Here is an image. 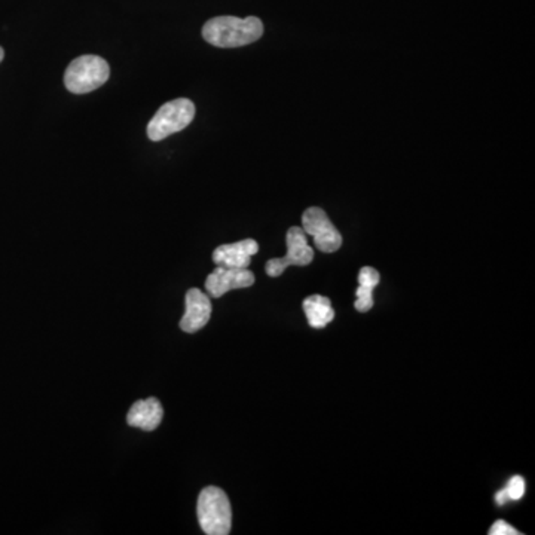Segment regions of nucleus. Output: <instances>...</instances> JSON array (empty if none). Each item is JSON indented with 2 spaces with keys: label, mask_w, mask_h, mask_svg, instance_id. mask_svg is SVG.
<instances>
[{
  "label": "nucleus",
  "mask_w": 535,
  "mask_h": 535,
  "mask_svg": "<svg viewBox=\"0 0 535 535\" xmlns=\"http://www.w3.org/2000/svg\"><path fill=\"white\" fill-rule=\"evenodd\" d=\"M255 285V274L247 268H226L217 265L207 277L205 290L212 297H222L231 290L246 289Z\"/></svg>",
  "instance_id": "nucleus-7"
},
{
  "label": "nucleus",
  "mask_w": 535,
  "mask_h": 535,
  "mask_svg": "<svg viewBox=\"0 0 535 535\" xmlns=\"http://www.w3.org/2000/svg\"><path fill=\"white\" fill-rule=\"evenodd\" d=\"M495 502L498 503V505H504L505 503L509 502V497H507L504 489L495 495Z\"/></svg>",
  "instance_id": "nucleus-16"
},
{
  "label": "nucleus",
  "mask_w": 535,
  "mask_h": 535,
  "mask_svg": "<svg viewBox=\"0 0 535 535\" xmlns=\"http://www.w3.org/2000/svg\"><path fill=\"white\" fill-rule=\"evenodd\" d=\"M259 251V244L247 238L242 241L223 244L213 251V262L221 267L226 268H249L251 262V256Z\"/></svg>",
  "instance_id": "nucleus-9"
},
{
  "label": "nucleus",
  "mask_w": 535,
  "mask_h": 535,
  "mask_svg": "<svg viewBox=\"0 0 535 535\" xmlns=\"http://www.w3.org/2000/svg\"><path fill=\"white\" fill-rule=\"evenodd\" d=\"M489 534L491 535H519L521 532L518 530H514L512 525L505 522V521H497V522L494 523L491 530H489Z\"/></svg>",
  "instance_id": "nucleus-15"
},
{
  "label": "nucleus",
  "mask_w": 535,
  "mask_h": 535,
  "mask_svg": "<svg viewBox=\"0 0 535 535\" xmlns=\"http://www.w3.org/2000/svg\"><path fill=\"white\" fill-rule=\"evenodd\" d=\"M381 280L379 272L372 267H363L358 272V285L369 286V287H376Z\"/></svg>",
  "instance_id": "nucleus-14"
},
{
  "label": "nucleus",
  "mask_w": 535,
  "mask_h": 535,
  "mask_svg": "<svg viewBox=\"0 0 535 535\" xmlns=\"http://www.w3.org/2000/svg\"><path fill=\"white\" fill-rule=\"evenodd\" d=\"M111 68L98 56H81L68 64L64 73V86L73 94H86L106 84Z\"/></svg>",
  "instance_id": "nucleus-3"
},
{
  "label": "nucleus",
  "mask_w": 535,
  "mask_h": 535,
  "mask_svg": "<svg viewBox=\"0 0 535 535\" xmlns=\"http://www.w3.org/2000/svg\"><path fill=\"white\" fill-rule=\"evenodd\" d=\"M302 230L314 238V244L323 253H335L342 246V237L324 210L310 207L302 214Z\"/></svg>",
  "instance_id": "nucleus-6"
},
{
  "label": "nucleus",
  "mask_w": 535,
  "mask_h": 535,
  "mask_svg": "<svg viewBox=\"0 0 535 535\" xmlns=\"http://www.w3.org/2000/svg\"><path fill=\"white\" fill-rule=\"evenodd\" d=\"M4 57H5L4 48L0 47V63H2V59H4Z\"/></svg>",
  "instance_id": "nucleus-17"
},
{
  "label": "nucleus",
  "mask_w": 535,
  "mask_h": 535,
  "mask_svg": "<svg viewBox=\"0 0 535 535\" xmlns=\"http://www.w3.org/2000/svg\"><path fill=\"white\" fill-rule=\"evenodd\" d=\"M356 296L357 301L354 305H356V310L358 313H367V311L372 310V306H374V287L358 285Z\"/></svg>",
  "instance_id": "nucleus-12"
},
{
  "label": "nucleus",
  "mask_w": 535,
  "mask_h": 535,
  "mask_svg": "<svg viewBox=\"0 0 535 535\" xmlns=\"http://www.w3.org/2000/svg\"><path fill=\"white\" fill-rule=\"evenodd\" d=\"M264 34V23L258 17H216L203 27L205 42L217 48L246 47L259 41Z\"/></svg>",
  "instance_id": "nucleus-1"
},
{
  "label": "nucleus",
  "mask_w": 535,
  "mask_h": 535,
  "mask_svg": "<svg viewBox=\"0 0 535 535\" xmlns=\"http://www.w3.org/2000/svg\"><path fill=\"white\" fill-rule=\"evenodd\" d=\"M198 522L207 535H228L232 528V509L225 491L217 486L203 489L196 504Z\"/></svg>",
  "instance_id": "nucleus-2"
},
{
  "label": "nucleus",
  "mask_w": 535,
  "mask_h": 535,
  "mask_svg": "<svg viewBox=\"0 0 535 535\" xmlns=\"http://www.w3.org/2000/svg\"><path fill=\"white\" fill-rule=\"evenodd\" d=\"M287 253L283 258L268 260L265 271L268 276L276 278L280 277L289 267H306L314 259V250L308 244L306 234L299 226H292L287 231Z\"/></svg>",
  "instance_id": "nucleus-5"
},
{
  "label": "nucleus",
  "mask_w": 535,
  "mask_h": 535,
  "mask_svg": "<svg viewBox=\"0 0 535 535\" xmlns=\"http://www.w3.org/2000/svg\"><path fill=\"white\" fill-rule=\"evenodd\" d=\"M195 118V104L189 98H176L158 109L148 125V137L161 141L171 134L182 131Z\"/></svg>",
  "instance_id": "nucleus-4"
},
{
  "label": "nucleus",
  "mask_w": 535,
  "mask_h": 535,
  "mask_svg": "<svg viewBox=\"0 0 535 535\" xmlns=\"http://www.w3.org/2000/svg\"><path fill=\"white\" fill-rule=\"evenodd\" d=\"M164 418V408L161 402L155 397L139 400L128 411L127 422L130 427H137L143 431H153L161 424Z\"/></svg>",
  "instance_id": "nucleus-10"
},
{
  "label": "nucleus",
  "mask_w": 535,
  "mask_h": 535,
  "mask_svg": "<svg viewBox=\"0 0 535 535\" xmlns=\"http://www.w3.org/2000/svg\"><path fill=\"white\" fill-rule=\"evenodd\" d=\"M504 491L509 500L518 502V500L523 497V494H525V480L521 476H514V477L510 479L507 488Z\"/></svg>",
  "instance_id": "nucleus-13"
},
{
  "label": "nucleus",
  "mask_w": 535,
  "mask_h": 535,
  "mask_svg": "<svg viewBox=\"0 0 535 535\" xmlns=\"http://www.w3.org/2000/svg\"><path fill=\"white\" fill-rule=\"evenodd\" d=\"M185 302H186V311L180 320V329L186 333H195L210 322L212 301L210 296L200 289H189Z\"/></svg>",
  "instance_id": "nucleus-8"
},
{
  "label": "nucleus",
  "mask_w": 535,
  "mask_h": 535,
  "mask_svg": "<svg viewBox=\"0 0 535 535\" xmlns=\"http://www.w3.org/2000/svg\"><path fill=\"white\" fill-rule=\"evenodd\" d=\"M308 324L314 329H323L331 320L335 319V310L331 308V302L329 297L322 295H313L306 297L304 304Z\"/></svg>",
  "instance_id": "nucleus-11"
}]
</instances>
